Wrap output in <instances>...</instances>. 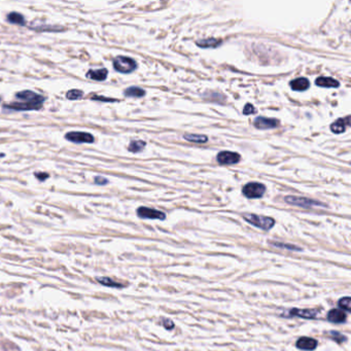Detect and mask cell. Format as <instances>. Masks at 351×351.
<instances>
[{
    "instance_id": "cell-12",
    "label": "cell",
    "mask_w": 351,
    "mask_h": 351,
    "mask_svg": "<svg viewBox=\"0 0 351 351\" xmlns=\"http://www.w3.org/2000/svg\"><path fill=\"white\" fill-rule=\"evenodd\" d=\"M29 29L34 30L36 32H45V31H51V32H59V31H64L65 28L62 26H56V25H48V24H40L37 25L35 23H31L28 25Z\"/></svg>"
},
{
    "instance_id": "cell-10",
    "label": "cell",
    "mask_w": 351,
    "mask_h": 351,
    "mask_svg": "<svg viewBox=\"0 0 351 351\" xmlns=\"http://www.w3.org/2000/svg\"><path fill=\"white\" fill-rule=\"evenodd\" d=\"M253 126L258 130L274 129L279 126V121L276 119L265 118V116H257L253 122Z\"/></svg>"
},
{
    "instance_id": "cell-23",
    "label": "cell",
    "mask_w": 351,
    "mask_h": 351,
    "mask_svg": "<svg viewBox=\"0 0 351 351\" xmlns=\"http://www.w3.org/2000/svg\"><path fill=\"white\" fill-rule=\"evenodd\" d=\"M184 139L190 142H195V144H206L208 141V136L201 135V134H191L186 133L184 134Z\"/></svg>"
},
{
    "instance_id": "cell-21",
    "label": "cell",
    "mask_w": 351,
    "mask_h": 351,
    "mask_svg": "<svg viewBox=\"0 0 351 351\" xmlns=\"http://www.w3.org/2000/svg\"><path fill=\"white\" fill-rule=\"evenodd\" d=\"M202 98H204V100H209V101L216 102V103L224 104L226 102L225 95L222 93H218V92H207L202 95Z\"/></svg>"
},
{
    "instance_id": "cell-29",
    "label": "cell",
    "mask_w": 351,
    "mask_h": 351,
    "mask_svg": "<svg viewBox=\"0 0 351 351\" xmlns=\"http://www.w3.org/2000/svg\"><path fill=\"white\" fill-rule=\"evenodd\" d=\"M162 324H163V327L168 330V331H171L174 329V322L171 320V319H169V318H162Z\"/></svg>"
},
{
    "instance_id": "cell-27",
    "label": "cell",
    "mask_w": 351,
    "mask_h": 351,
    "mask_svg": "<svg viewBox=\"0 0 351 351\" xmlns=\"http://www.w3.org/2000/svg\"><path fill=\"white\" fill-rule=\"evenodd\" d=\"M329 335H330V337L332 338V339H333L334 341H336L337 343H339V344L344 343V342H346V341H347V337H346V336H344V335H342V334H341V333H339V332L331 331Z\"/></svg>"
},
{
    "instance_id": "cell-28",
    "label": "cell",
    "mask_w": 351,
    "mask_h": 351,
    "mask_svg": "<svg viewBox=\"0 0 351 351\" xmlns=\"http://www.w3.org/2000/svg\"><path fill=\"white\" fill-rule=\"evenodd\" d=\"M84 96V92L81 90H70L66 94V98L69 100H80Z\"/></svg>"
},
{
    "instance_id": "cell-11",
    "label": "cell",
    "mask_w": 351,
    "mask_h": 351,
    "mask_svg": "<svg viewBox=\"0 0 351 351\" xmlns=\"http://www.w3.org/2000/svg\"><path fill=\"white\" fill-rule=\"evenodd\" d=\"M296 346H297V348L301 349V350L312 351V350H315L317 348L318 342L315 339H313V338L302 337V338H300V339H298Z\"/></svg>"
},
{
    "instance_id": "cell-5",
    "label": "cell",
    "mask_w": 351,
    "mask_h": 351,
    "mask_svg": "<svg viewBox=\"0 0 351 351\" xmlns=\"http://www.w3.org/2000/svg\"><path fill=\"white\" fill-rule=\"evenodd\" d=\"M266 186L259 183H250L242 189V193L248 199H259L266 193Z\"/></svg>"
},
{
    "instance_id": "cell-6",
    "label": "cell",
    "mask_w": 351,
    "mask_h": 351,
    "mask_svg": "<svg viewBox=\"0 0 351 351\" xmlns=\"http://www.w3.org/2000/svg\"><path fill=\"white\" fill-rule=\"evenodd\" d=\"M15 97L17 99H19L20 102L38 104V105H44V102L46 101V97H44L43 95L37 94L30 90L21 91V92H19L15 95Z\"/></svg>"
},
{
    "instance_id": "cell-20",
    "label": "cell",
    "mask_w": 351,
    "mask_h": 351,
    "mask_svg": "<svg viewBox=\"0 0 351 351\" xmlns=\"http://www.w3.org/2000/svg\"><path fill=\"white\" fill-rule=\"evenodd\" d=\"M124 95L126 97L141 98L146 95V91L139 87H130L124 91Z\"/></svg>"
},
{
    "instance_id": "cell-31",
    "label": "cell",
    "mask_w": 351,
    "mask_h": 351,
    "mask_svg": "<svg viewBox=\"0 0 351 351\" xmlns=\"http://www.w3.org/2000/svg\"><path fill=\"white\" fill-rule=\"evenodd\" d=\"M243 113H244L245 115H250V114H252V113H256V109L254 108L253 105H251V104L248 103V104H246V105H245L244 109H243Z\"/></svg>"
},
{
    "instance_id": "cell-2",
    "label": "cell",
    "mask_w": 351,
    "mask_h": 351,
    "mask_svg": "<svg viewBox=\"0 0 351 351\" xmlns=\"http://www.w3.org/2000/svg\"><path fill=\"white\" fill-rule=\"evenodd\" d=\"M284 201L287 202L288 204H290V205L306 208V209H310V208H314V207H322V208H327L328 207L327 204H324V203H322L320 201L309 199V198H306V197L287 196V197L284 198Z\"/></svg>"
},
{
    "instance_id": "cell-19",
    "label": "cell",
    "mask_w": 351,
    "mask_h": 351,
    "mask_svg": "<svg viewBox=\"0 0 351 351\" xmlns=\"http://www.w3.org/2000/svg\"><path fill=\"white\" fill-rule=\"evenodd\" d=\"M223 44V41L222 40H218V38H206V40H201V41H198L196 43V45L200 48H203V49H208V48H217L219 47L220 45Z\"/></svg>"
},
{
    "instance_id": "cell-24",
    "label": "cell",
    "mask_w": 351,
    "mask_h": 351,
    "mask_svg": "<svg viewBox=\"0 0 351 351\" xmlns=\"http://www.w3.org/2000/svg\"><path fill=\"white\" fill-rule=\"evenodd\" d=\"M147 144L145 141H142V140H132L131 142H130V145L128 147V150L130 152H139V151H142L145 150Z\"/></svg>"
},
{
    "instance_id": "cell-34",
    "label": "cell",
    "mask_w": 351,
    "mask_h": 351,
    "mask_svg": "<svg viewBox=\"0 0 351 351\" xmlns=\"http://www.w3.org/2000/svg\"><path fill=\"white\" fill-rule=\"evenodd\" d=\"M0 101H1V98H0Z\"/></svg>"
},
{
    "instance_id": "cell-1",
    "label": "cell",
    "mask_w": 351,
    "mask_h": 351,
    "mask_svg": "<svg viewBox=\"0 0 351 351\" xmlns=\"http://www.w3.org/2000/svg\"><path fill=\"white\" fill-rule=\"evenodd\" d=\"M243 218L249 224L264 231H269L275 226V219L269 216L248 213V214H243Z\"/></svg>"
},
{
    "instance_id": "cell-3",
    "label": "cell",
    "mask_w": 351,
    "mask_h": 351,
    "mask_svg": "<svg viewBox=\"0 0 351 351\" xmlns=\"http://www.w3.org/2000/svg\"><path fill=\"white\" fill-rule=\"evenodd\" d=\"M113 68L121 73L129 74L133 72L137 68V63L135 60L125 56H118L112 61Z\"/></svg>"
},
{
    "instance_id": "cell-22",
    "label": "cell",
    "mask_w": 351,
    "mask_h": 351,
    "mask_svg": "<svg viewBox=\"0 0 351 351\" xmlns=\"http://www.w3.org/2000/svg\"><path fill=\"white\" fill-rule=\"evenodd\" d=\"M7 22L11 23V24H16V25H20V26H26V20L24 18V16L20 12H16L12 11L10 14L7 15Z\"/></svg>"
},
{
    "instance_id": "cell-33",
    "label": "cell",
    "mask_w": 351,
    "mask_h": 351,
    "mask_svg": "<svg viewBox=\"0 0 351 351\" xmlns=\"http://www.w3.org/2000/svg\"><path fill=\"white\" fill-rule=\"evenodd\" d=\"M35 177L40 180V181H45L46 179H48L50 177V174L48 173H43V172H35L34 173Z\"/></svg>"
},
{
    "instance_id": "cell-26",
    "label": "cell",
    "mask_w": 351,
    "mask_h": 351,
    "mask_svg": "<svg viewBox=\"0 0 351 351\" xmlns=\"http://www.w3.org/2000/svg\"><path fill=\"white\" fill-rule=\"evenodd\" d=\"M350 303H351L350 297H344V298H341L339 302H338V306H339L341 308V310H343V311L350 312L351 311Z\"/></svg>"
},
{
    "instance_id": "cell-15",
    "label": "cell",
    "mask_w": 351,
    "mask_h": 351,
    "mask_svg": "<svg viewBox=\"0 0 351 351\" xmlns=\"http://www.w3.org/2000/svg\"><path fill=\"white\" fill-rule=\"evenodd\" d=\"M108 71L106 68H100V69H91L87 72L86 76L90 80L103 82L107 79Z\"/></svg>"
},
{
    "instance_id": "cell-32",
    "label": "cell",
    "mask_w": 351,
    "mask_h": 351,
    "mask_svg": "<svg viewBox=\"0 0 351 351\" xmlns=\"http://www.w3.org/2000/svg\"><path fill=\"white\" fill-rule=\"evenodd\" d=\"M92 100L103 101V102H114V101H116V100H115V99H113V98H106V97H103V96H97V95L92 96Z\"/></svg>"
},
{
    "instance_id": "cell-25",
    "label": "cell",
    "mask_w": 351,
    "mask_h": 351,
    "mask_svg": "<svg viewBox=\"0 0 351 351\" xmlns=\"http://www.w3.org/2000/svg\"><path fill=\"white\" fill-rule=\"evenodd\" d=\"M96 280L101 283L102 285H105V287H109V288H114V289H121L124 288V284L116 282L114 280H112L111 278L108 277H100V278H96Z\"/></svg>"
},
{
    "instance_id": "cell-13",
    "label": "cell",
    "mask_w": 351,
    "mask_h": 351,
    "mask_svg": "<svg viewBox=\"0 0 351 351\" xmlns=\"http://www.w3.org/2000/svg\"><path fill=\"white\" fill-rule=\"evenodd\" d=\"M350 126V116L347 115L344 119H338L331 125V131L335 134H342Z\"/></svg>"
},
{
    "instance_id": "cell-8",
    "label": "cell",
    "mask_w": 351,
    "mask_h": 351,
    "mask_svg": "<svg viewBox=\"0 0 351 351\" xmlns=\"http://www.w3.org/2000/svg\"><path fill=\"white\" fill-rule=\"evenodd\" d=\"M136 212H137V215L140 218H145V219H160V220H164L166 218V214L163 211L153 209V208L145 207V206L139 207Z\"/></svg>"
},
{
    "instance_id": "cell-7",
    "label": "cell",
    "mask_w": 351,
    "mask_h": 351,
    "mask_svg": "<svg viewBox=\"0 0 351 351\" xmlns=\"http://www.w3.org/2000/svg\"><path fill=\"white\" fill-rule=\"evenodd\" d=\"M65 139L74 142V144H93L94 136L88 132L71 131L65 135Z\"/></svg>"
},
{
    "instance_id": "cell-9",
    "label": "cell",
    "mask_w": 351,
    "mask_h": 351,
    "mask_svg": "<svg viewBox=\"0 0 351 351\" xmlns=\"http://www.w3.org/2000/svg\"><path fill=\"white\" fill-rule=\"evenodd\" d=\"M241 160V155L238 152H233V151H220L217 153L216 161L220 165H235L239 163Z\"/></svg>"
},
{
    "instance_id": "cell-18",
    "label": "cell",
    "mask_w": 351,
    "mask_h": 351,
    "mask_svg": "<svg viewBox=\"0 0 351 351\" xmlns=\"http://www.w3.org/2000/svg\"><path fill=\"white\" fill-rule=\"evenodd\" d=\"M273 248L280 249V250H288L291 251H303V249L300 246L291 244V243H283V242H277V241H269L268 242Z\"/></svg>"
},
{
    "instance_id": "cell-14",
    "label": "cell",
    "mask_w": 351,
    "mask_h": 351,
    "mask_svg": "<svg viewBox=\"0 0 351 351\" xmlns=\"http://www.w3.org/2000/svg\"><path fill=\"white\" fill-rule=\"evenodd\" d=\"M327 318L332 323H344L347 319V314L341 309H332L329 311Z\"/></svg>"
},
{
    "instance_id": "cell-4",
    "label": "cell",
    "mask_w": 351,
    "mask_h": 351,
    "mask_svg": "<svg viewBox=\"0 0 351 351\" xmlns=\"http://www.w3.org/2000/svg\"><path fill=\"white\" fill-rule=\"evenodd\" d=\"M320 314V311L317 309H298L292 308L290 310L284 311L281 314L283 317L291 318V317H300L305 319H315Z\"/></svg>"
},
{
    "instance_id": "cell-30",
    "label": "cell",
    "mask_w": 351,
    "mask_h": 351,
    "mask_svg": "<svg viewBox=\"0 0 351 351\" xmlns=\"http://www.w3.org/2000/svg\"><path fill=\"white\" fill-rule=\"evenodd\" d=\"M108 183H109L108 179L103 177V176H95V178H94V184L97 186H105Z\"/></svg>"
},
{
    "instance_id": "cell-16",
    "label": "cell",
    "mask_w": 351,
    "mask_h": 351,
    "mask_svg": "<svg viewBox=\"0 0 351 351\" xmlns=\"http://www.w3.org/2000/svg\"><path fill=\"white\" fill-rule=\"evenodd\" d=\"M290 86H291L292 90L297 91V92H303V91H306L309 89L310 83L306 79V77H298V79H296L290 83Z\"/></svg>"
},
{
    "instance_id": "cell-17",
    "label": "cell",
    "mask_w": 351,
    "mask_h": 351,
    "mask_svg": "<svg viewBox=\"0 0 351 351\" xmlns=\"http://www.w3.org/2000/svg\"><path fill=\"white\" fill-rule=\"evenodd\" d=\"M316 86L322 88H338L340 87V83L333 77H326V76H319L315 81Z\"/></svg>"
}]
</instances>
